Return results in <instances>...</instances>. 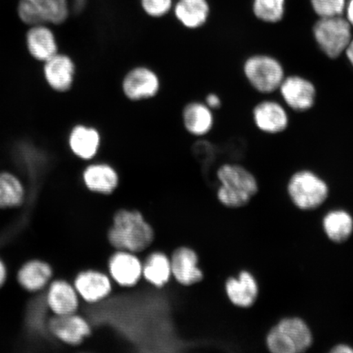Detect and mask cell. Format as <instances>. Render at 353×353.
I'll list each match as a JSON object with an SVG mask.
<instances>
[{
  "label": "cell",
  "instance_id": "obj_1",
  "mask_svg": "<svg viewBox=\"0 0 353 353\" xmlns=\"http://www.w3.org/2000/svg\"><path fill=\"white\" fill-rule=\"evenodd\" d=\"M154 231L143 215L137 210H121L114 215L108 241L117 250L138 254L147 250L154 241Z\"/></svg>",
  "mask_w": 353,
  "mask_h": 353
},
{
  "label": "cell",
  "instance_id": "obj_2",
  "mask_svg": "<svg viewBox=\"0 0 353 353\" xmlns=\"http://www.w3.org/2000/svg\"><path fill=\"white\" fill-rule=\"evenodd\" d=\"M217 178L220 186L217 196L228 208H240L248 204L259 191L257 180L249 170L236 164L219 168Z\"/></svg>",
  "mask_w": 353,
  "mask_h": 353
},
{
  "label": "cell",
  "instance_id": "obj_3",
  "mask_svg": "<svg viewBox=\"0 0 353 353\" xmlns=\"http://www.w3.org/2000/svg\"><path fill=\"white\" fill-rule=\"evenodd\" d=\"M313 338L306 322L289 317L278 322L267 336L269 351L273 353H300L311 347Z\"/></svg>",
  "mask_w": 353,
  "mask_h": 353
},
{
  "label": "cell",
  "instance_id": "obj_4",
  "mask_svg": "<svg viewBox=\"0 0 353 353\" xmlns=\"http://www.w3.org/2000/svg\"><path fill=\"white\" fill-rule=\"evenodd\" d=\"M17 16L26 26H59L70 16L68 0H19Z\"/></svg>",
  "mask_w": 353,
  "mask_h": 353
},
{
  "label": "cell",
  "instance_id": "obj_5",
  "mask_svg": "<svg viewBox=\"0 0 353 353\" xmlns=\"http://www.w3.org/2000/svg\"><path fill=\"white\" fill-rule=\"evenodd\" d=\"M352 26L342 16L320 19L313 28V35L320 50L330 59L345 52L352 41Z\"/></svg>",
  "mask_w": 353,
  "mask_h": 353
},
{
  "label": "cell",
  "instance_id": "obj_6",
  "mask_svg": "<svg viewBox=\"0 0 353 353\" xmlns=\"http://www.w3.org/2000/svg\"><path fill=\"white\" fill-rule=\"evenodd\" d=\"M288 193L298 208L310 210L323 204L328 197L329 188L319 175L312 171L302 170L291 176Z\"/></svg>",
  "mask_w": 353,
  "mask_h": 353
},
{
  "label": "cell",
  "instance_id": "obj_7",
  "mask_svg": "<svg viewBox=\"0 0 353 353\" xmlns=\"http://www.w3.org/2000/svg\"><path fill=\"white\" fill-rule=\"evenodd\" d=\"M244 74L251 86L262 94L279 90L285 79L283 65L272 56L257 54L247 59Z\"/></svg>",
  "mask_w": 353,
  "mask_h": 353
},
{
  "label": "cell",
  "instance_id": "obj_8",
  "mask_svg": "<svg viewBox=\"0 0 353 353\" xmlns=\"http://www.w3.org/2000/svg\"><path fill=\"white\" fill-rule=\"evenodd\" d=\"M121 88L125 99L139 103L156 98L161 91V81L156 70L150 66L135 65L123 77Z\"/></svg>",
  "mask_w": 353,
  "mask_h": 353
},
{
  "label": "cell",
  "instance_id": "obj_9",
  "mask_svg": "<svg viewBox=\"0 0 353 353\" xmlns=\"http://www.w3.org/2000/svg\"><path fill=\"white\" fill-rule=\"evenodd\" d=\"M42 64L43 81L52 91L65 94L72 90L76 81L77 64L72 57L59 52Z\"/></svg>",
  "mask_w": 353,
  "mask_h": 353
},
{
  "label": "cell",
  "instance_id": "obj_10",
  "mask_svg": "<svg viewBox=\"0 0 353 353\" xmlns=\"http://www.w3.org/2000/svg\"><path fill=\"white\" fill-rule=\"evenodd\" d=\"M47 329L57 341L70 346L81 344L92 333L91 325L77 312L63 316H52Z\"/></svg>",
  "mask_w": 353,
  "mask_h": 353
},
{
  "label": "cell",
  "instance_id": "obj_11",
  "mask_svg": "<svg viewBox=\"0 0 353 353\" xmlns=\"http://www.w3.org/2000/svg\"><path fill=\"white\" fill-rule=\"evenodd\" d=\"M103 137L96 127L79 123L72 126L68 135L70 152L79 160L90 162L99 156Z\"/></svg>",
  "mask_w": 353,
  "mask_h": 353
},
{
  "label": "cell",
  "instance_id": "obj_12",
  "mask_svg": "<svg viewBox=\"0 0 353 353\" xmlns=\"http://www.w3.org/2000/svg\"><path fill=\"white\" fill-rule=\"evenodd\" d=\"M46 290L44 303L52 315L63 316L77 312L79 296L74 285L65 280H54Z\"/></svg>",
  "mask_w": 353,
  "mask_h": 353
},
{
  "label": "cell",
  "instance_id": "obj_13",
  "mask_svg": "<svg viewBox=\"0 0 353 353\" xmlns=\"http://www.w3.org/2000/svg\"><path fill=\"white\" fill-rule=\"evenodd\" d=\"M279 90L286 105L296 112H306L315 104L316 88L307 79L299 76L285 77Z\"/></svg>",
  "mask_w": 353,
  "mask_h": 353
},
{
  "label": "cell",
  "instance_id": "obj_14",
  "mask_svg": "<svg viewBox=\"0 0 353 353\" xmlns=\"http://www.w3.org/2000/svg\"><path fill=\"white\" fill-rule=\"evenodd\" d=\"M28 54L38 63L51 59L59 52V43L50 26L34 25L29 26L25 37Z\"/></svg>",
  "mask_w": 353,
  "mask_h": 353
},
{
  "label": "cell",
  "instance_id": "obj_15",
  "mask_svg": "<svg viewBox=\"0 0 353 353\" xmlns=\"http://www.w3.org/2000/svg\"><path fill=\"white\" fill-rule=\"evenodd\" d=\"M110 277L123 287H132L143 277V263L137 254L126 250H117L108 261Z\"/></svg>",
  "mask_w": 353,
  "mask_h": 353
},
{
  "label": "cell",
  "instance_id": "obj_16",
  "mask_svg": "<svg viewBox=\"0 0 353 353\" xmlns=\"http://www.w3.org/2000/svg\"><path fill=\"white\" fill-rule=\"evenodd\" d=\"M82 181L88 191L101 195H110L117 189L120 176L116 168L108 163L92 161L83 169Z\"/></svg>",
  "mask_w": 353,
  "mask_h": 353
},
{
  "label": "cell",
  "instance_id": "obj_17",
  "mask_svg": "<svg viewBox=\"0 0 353 353\" xmlns=\"http://www.w3.org/2000/svg\"><path fill=\"white\" fill-rule=\"evenodd\" d=\"M172 276L185 286H191L200 282L204 274L199 267L198 255L189 247L176 249L170 257Z\"/></svg>",
  "mask_w": 353,
  "mask_h": 353
},
{
  "label": "cell",
  "instance_id": "obj_18",
  "mask_svg": "<svg viewBox=\"0 0 353 353\" xmlns=\"http://www.w3.org/2000/svg\"><path fill=\"white\" fill-rule=\"evenodd\" d=\"M73 285L79 298L90 303L101 301L107 298L112 290L110 277L96 270L79 272L74 278Z\"/></svg>",
  "mask_w": 353,
  "mask_h": 353
},
{
  "label": "cell",
  "instance_id": "obj_19",
  "mask_svg": "<svg viewBox=\"0 0 353 353\" xmlns=\"http://www.w3.org/2000/svg\"><path fill=\"white\" fill-rule=\"evenodd\" d=\"M52 276L54 270L50 263L41 259H32L21 265L17 273V281L24 290L37 294L47 288Z\"/></svg>",
  "mask_w": 353,
  "mask_h": 353
},
{
  "label": "cell",
  "instance_id": "obj_20",
  "mask_svg": "<svg viewBox=\"0 0 353 353\" xmlns=\"http://www.w3.org/2000/svg\"><path fill=\"white\" fill-rule=\"evenodd\" d=\"M213 112L204 101H189L182 110L185 130L196 138H202L209 134L214 125Z\"/></svg>",
  "mask_w": 353,
  "mask_h": 353
},
{
  "label": "cell",
  "instance_id": "obj_21",
  "mask_svg": "<svg viewBox=\"0 0 353 353\" xmlns=\"http://www.w3.org/2000/svg\"><path fill=\"white\" fill-rule=\"evenodd\" d=\"M253 117L256 126L267 134H279L289 125L288 113L275 101H261L254 108Z\"/></svg>",
  "mask_w": 353,
  "mask_h": 353
},
{
  "label": "cell",
  "instance_id": "obj_22",
  "mask_svg": "<svg viewBox=\"0 0 353 353\" xmlns=\"http://www.w3.org/2000/svg\"><path fill=\"white\" fill-rule=\"evenodd\" d=\"M229 300L234 305L250 307L255 303L259 295V285L250 272L242 271L237 278L231 277L225 285Z\"/></svg>",
  "mask_w": 353,
  "mask_h": 353
},
{
  "label": "cell",
  "instance_id": "obj_23",
  "mask_svg": "<svg viewBox=\"0 0 353 353\" xmlns=\"http://www.w3.org/2000/svg\"><path fill=\"white\" fill-rule=\"evenodd\" d=\"M173 10L176 20L188 30L202 28L208 21L210 13L207 0H178Z\"/></svg>",
  "mask_w": 353,
  "mask_h": 353
},
{
  "label": "cell",
  "instance_id": "obj_24",
  "mask_svg": "<svg viewBox=\"0 0 353 353\" xmlns=\"http://www.w3.org/2000/svg\"><path fill=\"white\" fill-rule=\"evenodd\" d=\"M26 196V189L19 176L10 171L0 172V210L20 207Z\"/></svg>",
  "mask_w": 353,
  "mask_h": 353
},
{
  "label": "cell",
  "instance_id": "obj_25",
  "mask_svg": "<svg viewBox=\"0 0 353 353\" xmlns=\"http://www.w3.org/2000/svg\"><path fill=\"white\" fill-rule=\"evenodd\" d=\"M171 276L170 258L160 251L150 254L143 263V277L157 288L164 287Z\"/></svg>",
  "mask_w": 353,
  "mask_h": 353
},
{
  "label": "cell",
  "instance_id": "obj_26",
  "mask_svg": "<svg viewBox=\"0 0 353 353\" xmlns=\"http://www.w3.org/2000/svg\"><path fill=\"white\" fill-rule=\"evenodd\" d=\"M323 228L330 241L343 243L353 232V219L347 212L339 210L330 211L323 219Z\"/></svg>",
  "mask_w": 353,
  "mask_h": 353
},
{
  "label": "cell",
  "instance_id": "obj_27",
  "mask_svg": "<svg viewBox=\"0 0 353 353\" xmlns=\"http://www.w3.org/2000/svg\"><path fill=\"white\" fill-rule=\"evenodd\" d=\"M285 0H254V15L268 23H276L283 19Z\"/></svg>",
  "mask_w": 353,
  "mask_h": 353
},
{
  "label": "cell",
  "instance_id": "obj_28",
  "mask_svg": "<svg viewBox=\"0 0 353 353\" xmlns=\"http://www.w3.org/2000/svg\"><path fill=\"white\" fill-rule=\"evenodd\" d=\"M311 3L320 19L342 16L347 7V0H311Z\"/></svg>",
  "mask_w": 353,
  "mask_h": 353
},
{
  "label": "cell",
  "instance_id": "obj_29",
  "mask_svg": "<svg viewBox=\"0 0 353 353\" xmlns=\"http://www.w3.org/2000/svg\"><path fill=\"white\" fill-rule=\"evenodd\" d=\"M143 12L152 19H161L174 8V0H140Z\"/></svg>",
  "mask_w": 353,
  "mask_h": 353
},
{
  "label": "cell",
  "instance_id": "obj_30",
  "mask_svg": "<svg viewBox=\"0 0 353 353\" xmlns=\"http://www.w3.org/2000/svg\"><path fill=\"white\" fill-rule=\"evenodd\" d=\"M204 103L213 110L220 108L222 105V101H221L219 96L216 94L207 95Z\"/></svg>",
  "mask_w": 353,
  "mask_h": 353
},
{
  "label": "cell",
  "instance_id": "obj_31",
  "mask_svg": "<svg viewBox=\"0 0 353 353\" xmlns=\"http://www.w3.org/2000/svg\"><path fill=\"white\" fill-rule=\"evenodd\" d=\"M8 279V268L6 263L0 258V289L6 283Z\"/></svg>",
  "mask_w": 353,
  "mask_h": 353
},
{
  "label": "cell",
  "instance_id": "obj_32",
  "mask_svg": "<svg viewBox=\"0 0 353 353\" xmlns=\"http://www.w3.org/2000/svg\"><path fill=\"white\" fill-rule=\"evenodd\" d=\"M333 353H352L353 348L347 344H339V345L334 346L331 350Z\"/></svg>",
  "mask_w": 353,
  "mask_h": 353
},
{
  "label": "cell",
  "instance_id": "obj_33",
  "mask_svg": "<svg viewBox=\"0 0 353 353\" xmlns=\"http://www.w3.org/2000/svg\"><path fill=\"white\" fill-rule=\"evenodd\" d=\"M345 11L347 14L346 19L350 22L352 28H353V0H350V1L347 3Z\"/></svg>",
  "mask_w": 353,
  "mask_h": 353
},
{
  "label": "cell",
  "instance_id": "obj_34",
  "mask_svg": "<svg viewBox=\"0 0 353 353\" xmlns=\"http://www.w3.org/2000/svg\"><path fill=\"white\" fill-rule=\"evenodd\" d=\"M344 52H345L348 61H350V63L353 66V39H352L351 42L348 44Z\"/></svg>",
  "mask_w": 353,
  "mask_h": 353
},
{
  "label": "cell",
  "instance_id": "obj_35",
  "mask_svg": "<svg viewBox=\"0 0 353 353\" xmlns=\"http://www.w3.org/2000/svg\"><path fill=\"white\" fill-rule=\"evenodd\" d=\"M86 0H74L73 8L74 10L77 12H81L85 6Z\"/></svg>",
  "mask_w": 353,
  "mask_h": 353
}]
</instances>
